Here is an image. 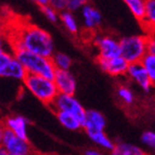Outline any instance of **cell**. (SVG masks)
I'll use <instances>...</instances> for the list:
<instances>
[{"instance_id":"cell-1","label":"cell","mask_w":155,"mask_h":155,"mask_svg":"<svg viewBox=\"0 0 155 155\" xmlns=\"http://www.w3.org/2000/svg\"><path fill=\"white\" fill-rule=\"evenodd\" d=\"M13 49L14 51L26 50L40 57L51 58L54 53V44L47 31L36 25H27L18 34Z\"/></svg>"},{"instance_id":"cell-2","label":"cell","mask_w":155,"mask_h":155,"mask_svg":"<svg viewBox=\"0 0 155 155\" xmlns=\"http://www.w3.org/2000/svg\"><path fill=\"white\" fill-rule=\"evenodd\" d=\"M13 55L23 65L27 74L38 75L48 79H53L54 77L57 70L52 64L51 58L40 57L26 50H16Z\"/></svg>"},{"instance_id":"cell-3","label":"cell","mask_w":155,"mask_h":155,"mask_svg":"<svg viewBox=\"0 0 155 155\" xmlns=\"http://www.w3.org/2000/svg\"><path fill=\"white\" fill-rule=\"evenodd\" d=\"M23 84L25 88L35 98H37L46 105L50 106L52 101L54 100L58 94V90L52 79H48L38 75L27 74L23 79Z\"/></svg>"},{"instance_id":"cell-4","label":"cell","mask_w":155,"mask_h":155,"mask_svg":"<svg viewBox=\"0 0 155 155\" xmlns=\"http://www.w3.org/2000/svg\"><path fill=\"white\" fill-rule=\"evenodd\" d=\"M147 35H132L124 37L119 40L120 57L127 62L137 63L147 54Z\"/></svg>"},{"instance_id":"cell-5","label":"cell","mask_w":155,"mask_h":155,"mask_svg":"<svg viewBox=\"0 0 155 155\" xmlns=\"http://www.w3.org/2000/svg\"><path fill=\"white\" fill-rule=\"evenodd\" d=\"M50 107L53 112L60 111L72 114L81 123V126H83V122L86 115V110L84 109V106L79 103V101L74 96L58 93L54 100L52 101V103L50 104Z\"/></svg>"},{"instance_id":"cell-6","label":"cell","mask_w":155,"mask_h":155,"mask_svg":"<svg viewBox=\"0 0 155 155\" xmlns=\"http://www.w3.org/2000/svg\"><path fill=\"white\" fill-rule=\"evenodd\" d=\"M0 145L5 147L9 154L12 155H33L36 152V150L28 142V140L16 137L12 131L7 128L3 131Z\"/></svg>"},{"instance_id":"cell-7","label":"cell","mask_w":155,"mask_h":155,"mask_svg":"<svg viewBox=\"0 0 155 155\" xmlns=\"http://www.w3.org/2000/svg\"><path fill=\"white\" fill-rule=\"evenodd\" d=\"M94 46L99 50L98 58L101 59H112L120 55L119 40L109 35L97 36L94 39Z\"/></svg>"},{"instance_id":"cell-8","label":"cell","mask_w":155,"mask_h":155,"mask_svg":"<svg viewBox=\"0 0 155 155\" xmlns=\"http://www.w3.org/2000/svg\"><path fill=\"white\" fill-rule=\"evenodd\" d=\"M126 75L128 76L129 79H131L138 86H140V88L147 93L150 92L154 86V83L149 77L147 73L145 72V70L140 62L130 63L128 65V68H127Z\"/></svg>"},{"instance_id":"cell-9","label":"cell","mask_w":155,"mask_h":155,"mask_svg":"<svg viewBox=\"0 0 155 155\" xmlns=\"http://www.w3.org/2000/svg\"><path fill=\"white\" fill-rule=\"evenodd\" d=\"M53 83L55 85V88L58 93H63V94H71L74 96L77 89V83L72 73L70 71H55L54 77H53Z\"/></svg>"},{"instance_id":"cell-10","label":"cell","mask_w":155,"mask_h":155,"mask_svg":"<svg viewBox=\"0 0 155 155\" xmlns=\"http://www.w3.org/2000/svg\"><path fill=\"white\" fill-rule=\"evenodd\" d=\"M98 65L103 72L107 73L109 75L113 77H119V76L126 75L127 68L129 63L127 62L124 58L120 55L112 59H101L98 58Z\"/></svg>"},{"instance_id":"cell-11","label":"cell","mask_w":155,"mask_h":155,"mask_svg":"<svg viewBox=\"0 0 155 155\" xmlns=\"http://www.w3.org/2000/svg\"><path fill=\"white\" fill-rule=\"evenodd\" d=\"M105 125L106 120L103 114L96 110H88L86 111L85 119H84L81 128H84L86 132L89 134L92 132L103 131Z\"/></svg>"},{"instance_id":"cell-12","label":"cell","mask_w":155,"mask_h":155,"mask_svg":"<svg viewBox=\"0 0 155 155\" xmlns=\"http://www.w3.org/2000/svg\"><path fill=\"white\" fill-rule=\"evenodd\" d=\"M3 120V124L7 129L12 131L16 137L27 140V120L23 116H8Z\"/></svg>"},{"instance_id":"cell-13","label":"cell","mask_w":155,"mask_h":155,"mask_svg":"<svg viewBox=\"0 0 155 155\" xmlns=\"http://www.w3.org/2000/svg\"><path fill=\"white\" fill-rule=\"evenodd\" d=\"M81 16H83L84 26L88 31H94L102 22V15L100 11L90 5H86L81 8Z\"/></svg>"},{"instance_id":"cell-14","label":"cell","mask_w":155,"mask_h":155,"mask_svg":"<svg viewBox=\"0 0 155 155\" xmlns=\"http://www.w3.org/2000/svg\"><path fill=\"white\" fill-rule=\"evenodd\" d=\"M26 75H27V73H26L25 68L15 59V57H13L10 60V62L5 66V68L0 72V77L11 78V79L22 80V81Z\"/></svg>"},{"instance_id":"cell-15","label":"cell","mask_w":155,"mask_h":155,"mask_svg":"<svg viewBox=\"0 0 155 155\" xmlns=\"http://www.w3.org/2000/svg\"><path fill=\"white\" fill-rule=\"evenodd\" d=\"M111 151V155H147L140 147L132 144H128V143L114 144Z\"/></svg>"},{"instance_id":"cell-16","label":"cell","mask_w":155,"mask_h":155,"mask_svg":"<svg viewBox=\"0 0 155 155\" xmlns=\"http://www.w3.org/2000/svg\"><path fill=\"white\" fill-rule=\"evenodd\" d=\"M55 116H57L58 120H59L62 126L70 130H78L81 128V123L76 118L74 115L66 112H54Z\"/></svg>"},{"instance_id":"cell-17","label":"cell","mask_w":155,"mask_h":155,"mask_svg":"<svg viewBox=\"0 0 155 155\" xmlns=\"http://www.w3.org/2000/svg\"><path fill=\"white\" fill-rule=\"evenodd\" d=\"M128 7L134 18L142 23L144 20V3L145 0H123Z\"/></svg>"},{"instance_id":"cell-18","label":"cell","mask_w":155,"mask_h":155,"mask_svg":"<svg viewBox=\"0 0 155 155\" xmlns=\"http://www.w3.org/2000/svg\"><path fill=\"white\" fill-rule=\"evenodd\" d=\"M59 20L62 22V24L64 25V27L70 31L71 34H77L79 31V26H78L77 20L75 18L74 14L71 11H63L60 12Z\"/></svg>"},{"instance_id":"cell-19","label":"cell","mask_w":155,"mask_h":155,"mask_svg":"<svg viewBox=\"0 0 155 155\" xmlns=\"http://www.w3.org/2000/svg\"><path fill=\"white\" fill-rule=\"evenodd\" d=\"M51 61L55 70L61 71H70L71 66L73 64L71 57H68L63 52H54L51 57Z\"/></svg>"},{"instance_id":"cell-20","label":"cell","mask_w":155,"mask_h":155,"mask_svg":"<svg viewBox=\"0 0 155 155\" xmlns=\"http://www.w3.org/2000/svg\"><path fill=\"white\" fill-rule=\"evenodd\" d=\"M143 26H147L149 29L154 28L155 25V0H145L144 3V20L142 23Z\"/></svg>"},{"instance_id":"cell-21","label":"cell","mask_w":155,"mask_h":155,"mask_svg":"<svg viewBox=\"0 0 155 155\" xmlns=\"http://www.w3.org/2000/svg\"><path fill=\"white\" fill-rule=\"evenodd\" d=\"M116 96L118 100L122 102L124 105L130 106L134 101V94L129 87L125 85H120L116 90Z\"/></svg>"},{"instance_id":"cell-22","label":"cell","mask_w":155,"mask_h":155,"mask_svg":"<svg viewBox=\"0 0 155 155\" xmlns=\"http://www.w3.org/2000/svg\"><path fill=\"white\" fill-rule=\"evenodd\" d=\"M88 136L93 142L97 143L100 147H104V149H107V150H112L113 149L114 143L107 138V136L103 131L92 132V134H89Z\"/></svg>"},{"instance_id":"cell-23","label":"cell","mask_w":155,"mask_h":155,"mask_svg":"<svg viewBox=\"0 0 155 155\" xmlns=\"http://www.w3.org/2000/svg\"><path fill=\"white\" fill-rule=\"evenodd\" d=\"M141 65L147 73L149 77L151 78L153 83L155 81V54H147L142 58V60L140 61Z\"/></svg>"},{"instance_id":"cell-24","label":"cell","mask_w":155,"mask_h":155,"mask_svg":"<svg viewBox=\"0 0 155 155\" xmlns=\"http://www.w3.org/2000/svg\"><path fill=\"white\" fill-rule=\"evenodd\" d=\"M40 10H41V12L44 13V15L47 18V20H49L50 22L55 23V22L59 21L60 13L58 12V11H55L53 8H51L50 5H42V7H40Z\"/></svg>"},{"instance_id":"cell-25","label":"cell","mask_w":155,"mask_h":155,"mask_svg":"<svg viewBox=\"0 0 155 155\" xmlns=\"http://www.w3.org/2000/svg\"><path fill=\"white\" fill-rule=\"evenodd\" d=\"M88 5V0H66V10L67 11H77Z\"/></svg>"},{"instance_id":"cell-26","label":"cell","mask_w":155,"mask_h":155,"mask_svg":"<svg viewBox=\"0 0 155 155\" xmlns=\"http://www.w3.org/2000/svg\"><path fill=\"white\" fill-rule=\"evenodd\" d=\"M47 5H50L59 13L66 10V0H48Z\"/></svg>"},{"instance_id":"cell-27","label":"cell","mask_w":155,"mask_h":155,"mask_svg":"<svg viewBox=\"0 0 155 155\" xmlns=\"http://www.w3.org/2000/svg\"><path fill=\"white\" fill-rule=\"evenodd\" d=\"M142 142L147 144V147H155V134L153 131H145L142 134Z\"/></svg>"},{"instance_id":"cell-28","label":"cell","mask_w":155,"mask_h":155,"mask_svg":"<svg viewBox=\"0 0 155 155\" xmlns=\"http://www.w3.org/2000/svg\"><path fill=\"white\" fill-rule=\"evenodd\" d=\"M13 57H14V55L8 51L0 52V72L5 68V66L10 62V60L12 59Z\"/></svg>"},{"instance_id":"cell-29","label":"cell","mask_w":155,"mask_h":155,"mask_svg":"<svg viewBox=\"0 0 155 155\" xmlns=\"http://www.w3.org/2000/svg\"><path fill=\"white\" fill-rule=\"evenodd\" d=\"M147 53L149 54H155V40L153 36H147Z\"/></svg>"},{"instance_id":"cell-30","label":"cell","mask_w":155,"mask_h":155,"mask_svg":"<svg viewBox=\"0 0 155 155\" xmlns=\"http://www.w3.org/2000/svg\"><path fill=\"white\" fill-rule=\"evenodd\" d=\"M86 155H104V154L98 150H88L86 151Z\"/></svg>"},{"instance_id":"cell-31","label":"cell","mask_w":155,"mask_h":155,"mask_svg":"<svg viewBox=\"0 0 155 155\" xmlns=\"http://www.w3.org/2000/svg\"><path fill=\"white\" fill-rule=\"evenodd\" d=\"M5 51V41L3 37L0 35V52H3Z\"/></svg>"},{"instance_id":"cell-32","label":"cell","mask_w":155,"mask_h":155,"mask_svg":"<svg viewBox=\"0 0 155 155\" xmlns=\"http://www.w3.org/2000/svg\"><path fill=\"white\" fill-rule=\"evenodd\" d=\"M5 129V124H3V120H0V142H1V139H2V134H3Z\"/></svg>"},{"instance_id":"cell-33","label":"cell","mask_w":155,"mask_h":155,"mask_svg":"<svg viewBox=\"0 0 155 155\" xmlns=\"http://www.w3.org/2000/svg\"><path fill=\"white\" fill-rule=\"evenodd\" d=\"M34 2L38 5L39 7H42V5H46L48 3V0H33Z\"/></svg>"},{"instance_id":"cell-34","label":"cell","mask_w":155,"mask_h":155,"mask_svg":"<svg viewBox=\"0 0 155 155\" xmlns=\"http://www.w3.org/2000/svg\"><path fill=\"white\" fill-rule=\"evenodd\" d=\"M7 154H8V152L5 151V147H1V145H0V155H7Z\"/></svg>"},{"instance_id":"cell-35","label":"cell","mask_w":155,"mask_h":155,"mask_svg":"<svg viewBox=\"0 0 155 155\" xmlns=\"http://www.w3.org/2000/svg\"><path fill=\"white\" fill-rule=\"evenodd\" d=\"M33 155H58V154H42V153H39V152H37V151H36V152L34 153Z\"/></svg>"},{"instance_id":"cell-36","label":"cell","mask_w":155,"mask_h":155,"mask_svg":"<svg viewBox=\"0 0 155 155\" xmlns=\"http://www.w3.org/2000/svg\"><path fill=\"white\" fill-rule=\"evenodd\" d=\"M7 155H12V154H9V153H8V154H7Z\"/></svg>"}]
</instances>
